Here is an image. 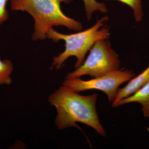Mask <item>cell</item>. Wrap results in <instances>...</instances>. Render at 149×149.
I'll use <instances>...</instances> for the list:
<instances>
[{
  "mask_svg": "<svg viewBox=\"0 0 149 149\" xmlns=\"http://www.w3.org/2000/svg\"><path fill=\"white\" fill-rule=\"evenodd\" d=\"M97 95L83 96L71 89L60 87L49 97V101L55 107L57 115L56 125L60 130L74 127L80 122L88 125L100 135L106 136V132L99 120L96 110Z\"/></svg>",
  "mask_w": 149,
  "mask_h": 149,
  "instance_id": "6da1fadb",
  "label": "cell"
},
{
  "mask_svg": "<svg viewBox=\"0 0 149 149\" xmlns=\"http://www.w3.org/2000/svg\"><path fill=\"white\" fill-rule=\"evenodd\" d=\"M72 0H10L11 9L26 12L35 20L33 41L44 40L55 26H64L69 30H83L81 22L66 16L62 11L61 4H68Z\"/></svg>",
  "mask_w": 149,
  "mask_h": 149,
  "instance_id": "7a4b0ae2",
  "label": "cell"
},
{
  "mask_svg": "<svg viewBox=\"0 0 149 149\" xmlns=\"http://www.w3.org/2000/svg\"><path fill=\"white\" fill-rule=\"evenodd\" d=\"M109 20L106 16L97 20V22L87 30L80 31L74 34L65 35L51 29L47 34V38L54 42L63 40L65 42V49L58 56L54 57L51 69L61 68L65 61L70 57H75L77 61L75 68L81 66L85 60L88 51L96 42L100 40H108L110 37V27L105 25Z\"/></svg>",
  "mask_w": 149,
  "mask_h": 149,
  "instance_id": "3957f363",
  "label": "cell"
},
{
  "mask_svg": "<svg viewBox=\"0 0 149 149\" xmlns=\"http://www.w3.org/2000/svg\"><path fill=\"white\" fill-rule=\"evenodd\" d=\"M90 51L83 64L76 70L68 73L65 79H73L85 75L95 78L119 69V55L113 49L108 40H98Z\"/></svg>",
  "mask_w": 149,
  "mask_h": 149,
  "instance_id": "277c9868",
  "label": "cell"
},
{
  "mask_svg": "<svg viewBox=\"0 0 149 149\" xmlns=\"http://www.w3.org/2000/svg\"><path fill=\"white\" fill-rule=\"evenodd\" d=\"M135 76L136 74L132 70L118 69L90 80H83L80 77L65 79L63 82V86L77 93L88 90H99L105 93L109 101L113 103L116 98L119 86Z\"/></svg>",
  "mask_w": 149,
  "mask_h": 149,
  "instance_id": "5b68a950",
  "label": "cell"
},
{
  "mask_svg": "<svg viewBox=\"0 0 149 149\" xmlns=\"http://www.w3.org/2000/svg\"><path fill=\"white\" fill-rule=\"evenodd\" d=\"M149 81V65L141 74L130 80L125 87L118 89L116 98L112 103L113 107L118 102L133 95Z\"/></svg>",
  "mask_w": 149,
  "mask_h": 149,
  "instance_id": "8992f818",
  "label": "cell"
},
{
  "mask_svg": "<svg viewBox=\"0 0 149 149\" xmlns=\"http://www.w3.org/2000/svg\"><path fill=\"white\" fill-rule=\"evenodd\" d=\"M131 102H137L141 104L144 116L146 118H149V81L133 95L118 102L113 107H117Z\"/></svg>",
  "mask_w": 149,
  "mask_h": 149,
  "instance_id": "52a82bcc",
  "label": "cell"
},
{
  "mask_svg": "<svg viewBox=\"0 0 149 149\" xmlns=\"http://www.w3.org/2000/svg\"><path fill=\"white\" fill-rule=\"evenodd\" d=\"M13 70L11 61L8 59L2 60L0 57V85H10L12 82L10 75Z\"/></svg>",
  "mask_w": 149,
  "mask_h": 149,
  "instance_id": "ba28073f",
  "label": "cell"
},
{
  "mask_svg": "<svg viewBox=\"0 0 149 149\" xmlns=\"http://www.w3.org/2000/svg\"><path fill=\"white\" fill-rule=\"evenodd\" d=\"M85 6L86 17L88 21L92 18L95 12L100 11L102 13H107V8L104 3L99 2L96 0H83Z\"/></svg>",
  "mask_w": 149,
  "mask_h": 149,
  "instance_id": "9c48e42d",
  "label": "cell"
},
{
  "mask_svg": "<svg viewBox=\"0 0 149 149\" xmlns=\"http://www.w3.org/2000/svg\"><path fill=\"white\" fill-rule=\"evenodd\" d=\"M104 1H118L128 6L133 10L134 18L137 22H140L142 21L143 18L144 12L141 0H104Z\"/></svg>",
  "mask_w": 149,
  "mask_h": 149,
  "instance_id": "30bf717a",
  "label": "cell"
},
{
  "mask_svg": "<svg viewBox=\"0 0 149 149\" xmlns=\"http://www.w3.org/2000/svg\"><path fill=\"white\" fill-rule=\"evenodd\" d=\"M9 0H0V26L9 18V13L6 6Z\"/></svg>",
  "mask_w": 149,
  "mask_h": 149,
  "instance_id": "8fae6325",
  "label": "cell"
},
{
  "mask_svg": "<svg viewBox=\"0 0 149 149\" xmlns=\"http://www.w3.org/2000/svg\"></svg>",
  "mask_w": 149,
  "mask_h": 149,
  "instance_id": "7c38bea8",
  "label": "cell"
}]
</instances>
